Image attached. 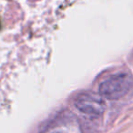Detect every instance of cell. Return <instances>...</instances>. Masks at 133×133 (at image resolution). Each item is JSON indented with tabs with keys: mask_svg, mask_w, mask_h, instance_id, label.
Segmentation results:
<instances>
[{
	"mask_svg": "<svg viewBox=\"0 0 133 133\" xmlns=\"http://www.w3.org/2000/svg\"><path fill=\"white\" fill-rule=\"evenodd\" d=\"M133 85V77L130 74L120 72L109 76L100 85V94L108 100H119L127 95Z\"/></svg>",
	"mask_w": 133,
	"mask_h": 133,
	"instance_id": "cell-1",
	"label": "cell"
},
{
	"mask_svg": "<svg viewBox=\"0 0 133 133\" xmlns=\"http://www.w3.org/2000/svg\"><path fill=\"white\" fill-rule=\"evenodd\" d=\"M75 106L79 111L90 117L102 115L106 110L103 97L91 92L80 94L75 101Z\"/></svg>",
	"mask_w": 133,
	"mask_h": 133,
	"instance_id": "cell-2",
	"label": "cell"
},
{
	"mask_svg": "<svg viewBox=\"0 0 133 133\" xmlns=\"http://www.w3.org/2000/svg\"><path fill=\"white\" fill-rule=\"evenodd\" d=\"M51 133H66L65 131H62V130H56V131H53Z\"/></svg>",
	"mask_w": 133,
	"mask_h": 133,
	"instance_id": "cell-3",
	"label": "cell"
}]
</instances>
